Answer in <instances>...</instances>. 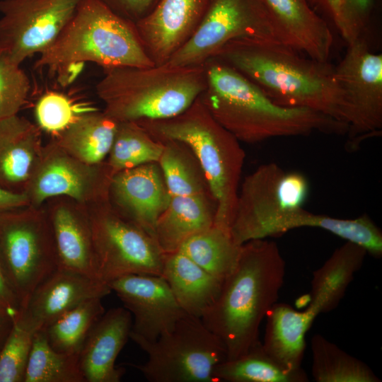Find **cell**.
Segmentation results:
<instances>
[{
    "mask_svg": "<svg viewBox=\"0 0 382 382\" xmlns=\"http://www.w3.org/2000/svg\"><path fill=\"white\" fill-rule=\"evenodd\" d=\"M257 85L274 103L308 108L347 124V105L335 66L305 57L277 41H231L214 57Z\"/></svg>",
    "mask_w": 382,
    "mask_h": 382,
    "instance_id": "obj_1",
    "label": "cell"
},
{
    "mask_svg": "<svg viewBox=\"0 0 382 382\" xmlns=\"http://www.w3.org/2000/svg\"><path fill=\"white\" fill-rule=\"evenodd\" d=\"M207 86L199 98L212 116L240 142L345 134L348 125L319 112L274 103L257 85L216 57L204 64Z\"/></svg>",
    "mask_w": 382,
    "mask_h": 382,
    "instance_id": "obj_2",
    "label": "cell"
},
{
    "mask_svg": "<svg viewBox=\"0 0 382 382\" xmlns=\"http://www.w3.org/2000/svg\"><path fill=\"white\" fill-rule=\"evenodd\" d=\"M285 272L284 259L274 241L257 239L241 245L235 268L201 317L224 343L227 359L246 354L260 342V326L277 302Z\"/></svg>",
    "mask_w": 382,
    "mask_h": 382,
    "instance_id": "obj_3",
    "label": "cell"
},
{
    "mask_svg": "<svg viewBox=\"0 0 382 382\" xmlns=\"http://www.w3.org/2000/svg\"><path fill=\"white\" fill-rule=\"evenodd\" d=\"M158 141L187 145L199 161L216 204L214 224L230 232L245 154L209 113L199 96L170 118L136 122Z\"/></svg>",
    "mask_w": 382,
    "mask_h": 382,
    "instance_id": "obj_4",
    "label": "cell"
},
{
    "mask_svg": "<svg viewBox=\"0 0 382 382\" xmlns=\"http://www.w3.org/2000/svg\"><path fill=\"white\" fill-rule=\"evenodd\" d=\"M204 65L167 63L104 69L96 86L103 112L117 122L170 118L185 110L205 90Z\"/></svg>",
    "mask_w": 382,
    "mask_h": 382,
    "instance_id": "obj_5",
    "label": "cell"
},
{
    "mask_svg": "<svg viewBox=\"0 0 382 382\" xmlns=\"http://www.w3.org/2000/svg\"><path fill=\"white\" fill-rule=\"evenodd\" d=\"M92 62L103 69L155 65L146 54L134 23L99 0H81L67 24L42 53L35 68L53 74Z\"/></svg>",
    "mask_w": 382,
    "mask_h": 382,
    "instance_id": "obj_6",
    "label": "cell"
},
{
    "mask_svg": "<svg viewBox=\"0 0 382 382\" xmlns=\"http://www.w3.org/2000/svg\"><path fill=\"white\" fill-rule=\"evenodd\" d=\"M309 185L303 174L275 163L260 165L239 186L230 233L238 245L279 236L284 219L303 208Z\"/></svg>",
    "mask_w": 382,
    "mask_h": 382,
    "instance_id": "obj_7",
    "label": "cell"
},
{
    "mask_svg": "<svg viewBox=\"0 0 382 382\" xmlns=\"http://www.w3.org/2000/svg\"><path fill=\"white\" fill-rule=\"evenodd\" d=\"M134 342L148 359L131 366L150 382H216L215 368L227 359L221 340L200 318L187 313L156 340Z\"/></svg>",
    "mask_w": 382,
    "mask_h": 382,
    "instance_id": "obj_8",
    "label": "cell"
},
{
    "mask_svg": "<svg viewBox=\"0 0 382 382\" xmlns=\"http://www.w3.org/2000/svg\"><path fill=\"white\" fill-rule=\"evenodd\" d=\"M0 260L21 309L59 267L50 220L30 209L0 214Z\"/></svg>",
    "mask_w": 382,
    "mask_h": 382,
    "instance_id": "obj_9",
    "label": "cell"
},
{
    "mask_svg": "<svg viewBox=\"0 0 382 382\" xmlns=\"http://www.w3.org/2000/svg\"><path fill=\"white\" fill-rule=\"evenodd\" d=\"M88 214L98 279L105 284L132 274L161 276L164 253L155 240L121 215L109 199Z\"/></svg>",
    "mask_w": 382,
    "mask_h": 382,
    "instance_id": "obj_10",
    "label": "cell"
},
{
    "mask_svg": "<svg viewBox=\"0 0 382 382\" xmlns=\"http://www.w3.org/2000/svg\"><path fill=\"white\" fill-rule=\"evenodd\" d=\"M246 38L278 42L261 1L210 0L195 32L166 63L203 65L228 42Z\"/></svg>",
    "mask_w": 382,
    "mask_h": 382,
    "instance_id": "obj_11",
    "label": "cell"
},
{
    "mask_svg": "<svg viewBox=\"0 0 382 382\" xmlns=\"http://www.w3.org/2000/svg\"><path fill=\"white\" fill-rule=\"evenodd\" d=\"M347 46L335 73L347 105L346 146L355 151L364 140L381 134L382 54L372 52L364 37Z\"/></svg>",
    "mask_w": 382,
    "mask_h": 382,
    "instance_id": "obj_12",
    "label": "cell"
},
{
    "mask_svg": "<svg viewBox=\"0 0 382 382\" xmlns=\"http://www.w3.org/2000/svg\"><path fill=\"white\" fill-rule=\"evenodd\" d=\"M81 0H0V49L14 63L40 54L57 38Z\"/></svg>",
    "mask_w": 382,
    "mask_h": 382,
    "instance_id": "obj_13",
    "label": "cell"
},
{
    "mask_svg": "<svg viewBox=\"0 0 382 382\" xmlns=\"http://www.w3.org/2000/svg\"><path fill=\"white\" fill-rule=\"evenodd\" d=\"M112 177L105 163H84L53 141L43 147L24 192L30 205L35 207L57 196H66L82 204H93L109 199Z\"/></svg>",
    "mask_w": 382,
    "mask_h": 382,
    "instance_id": "obj_14",
    "label": "cell"
},
{
    "mask_svg": "<svg viewBox=\"0 0 382 382\" xmlns=\"http://www.w3.org/2000/svg\"><path fill=\"white\" fill-rule=\"evenodd\" d=\"M108 286L133 316L129 338L134 342L156 340L185 314L162 276L127 274Z\"/></svg>",
    "mask_w": 382,
    "mask_h": 382,
    "instance_id": "obj_15",
    "label": "cell"
},
{
    "mask_svg": "<svg viewBox=\"0 0 382 382\" xmlns=\"http://www.w3.org/2000/svg\"><path fill=\"white\" fill-rule=\"evenodd\" d=\"M112 291L98 279L58 267L33 292L15 318L33 332L45 330L62 314L88 299Z\"/></svg>",
    "mask_w": 382,
    "mask_h": 382,
    "instance_id": "obj_16",
    "label": "cell"
},
{
    "mask_svg": "<svg viewBox=\"0 0 382 382\" xmlns=\"http://www.w3.org/2000/svg\"><path fill=\"white\" fill-rule=\"evenodd\" d=\"M210 0H158L134 24L141 44L156 65L166 63L193 35Z\"/></svg>",
    "mask_w": 382,
    "mask_h": 382,
    "instance_id": "obj_17",
    "label": "cell"
},
{
    "mask_svg": "<svg viewBox=\"0 0 382 382\" xmlns=\"http://www.w3.org/2000/svg\"><path fill=\"white\" fill-rule=\"evenodd\" d=\"M170 199L158 163L124 170L112 177L109 200L121 215L153 238L156 221Z\"/></svg>",
    "mask_w": 382,
    "mask_h": 382,
    "instance_id": "obj_18",
    "label": "cell"
},
{
    "mask_svg": "<svg viewBox=\"0 0 382 382\" xmlns=\"http://www.w3.org/2000/svg\"><path fill=\"white\" fill-rule=\"evenodd\" d=\"M260 1L279 43L309 58L328 62L332 34L327 21L311 8L308 0Z\"/></svg>",
    "mask_w": 382,
    "mask_h": 382,
    "instance_id": "obj_19",
    "label": "cell"
},
{
    "mask_svg": "<svg viewBox=\"0 0 382 382\" xmlns=\"http://www.w3.org/2000/svg\"><path fill=\"white\" fill-rule=\"evenodd\" d=\"M132 316L125 307L105 312L88 335L79 354L85 382H119L125 370L115 365L129 338Z\"/></svg>",
    "mask_w": 382,
    "mask_h": 382,
    "instance_id": "obj_20",
    "label": "cell"
},
{
    "mask_svg": "<svg viewBox=\"0 0 382 382\" xmlns=\"http://www.w3.org/2000/svg\"><path fill=\"white\" fill-rule=\"evenodd\" d=\"M42 149L38 126L18 115L0 121V187L24 192Z\"/></svg>",
    "mask_w": 382,
    "mask_h": 382,
    "instance_id": "obj_21",
    "label": "cell"
},
{
    "mask_svg": "<svg viewBox=\"0 0 382 382\" xmlns=\"http://www.w3.org/2000/svg\"><path fill=\"white\" fill-rule=\"evenodd\" d=\"M318 316L307 307L295 310L285 303H275L267 312L263 341L264 352L286 371L302 370L305 336Z\"/></svg>",
    "mask_w": 382,
    "mask_h": 382,
    "instance_id": "obj_22",
    "label": "cell"
},
{
    "mask_svg": "<svg viewBox=\"0 0 382 382\" xmlns=\"http://www.w3.org/2000/svg\"><path fill=\"white\" fill-rule=\"evenodd\" d=\"M216 204L213 198L173 196L158 219L154 238L164 254L178 251L190 237L214 224Z\"/></svg>",
    "mask_w": 382,
    "mask_h": 382,
    "instance_id": "obj_23",
    "label": "cell"
},
{
    "mask_svg": "<svg viewBox=\"0 0 382 382\" xmlns=\"http://www.w3.org/2000/svg\"><path fill=\"white\" fill-rule=\"evenodd\" d=\"M50 221L59 267L98 279L88 212L61 204L53 210Z\"/></svg>",
    "mask_w": 382,
    "mask_h": 382,
    "instance_id": "obj_24",
    "label": "cell"
},
{
    "mask_svg": "<svg viewBox=\"0 0 382 382\" xmlns=\"http://www.w3.org/2000/svg\"><path fill=\"white\" fill-rule=\"evenodd\" d=\"M161 276L182 310L200 318L223 284L179 250L164 254Z\"/></svg>",
    "mask_w": 382,
    "mask_h": 382,
    "instance_id": "obj_25",
    "label": "cell"
},
{
    "mask_svg": "<svg viewBox=\"0 0 382 382\" xmlns=\"http://www.w3.org/2000/svg\"><path fill=\"white\" fill-rule=\"evenodd\" d=\"M366 255L364 248L350 242L335 249L324 264L313 272L308 294L311 301L307 307L317 316L335 309L355 273L361 268Z\"/></svg>",
    "mask_w": 382,
    "mask_h": 382,
    "instance_id": "obj_26",
    "label": "cell"
},
{
    "mask_svg": "<svg viewBox=\"0 0 382 382\" xmlns=\"http://www.w3.org/2000/svg\"><path fill=\"white\" fill-rule=\"evenodd\" d=\"M117 124L104 112L91 110L80 114L54 141L80 161L98 165L109 154Z\"/></svg>",
    "mask_w": 382,
    "mask_h": 382,
    "instance_id": "obj_27",
    "label": "cell"
},
{
    "mask_svg": "<svg viewBox=\"0 0 382 382\" xmlns=\"http://www.w3.org/2000/svg\"><path fill=\"white\" fill-rule=\"evenodd\" d=\"M241 248L229 231L214 224L187 238L178 250L223 282L235 268Z\"/></svg>",
    "mask_w": 382,
    "mask_h": 382,
    "instance_id": "obj_28",
    "label": "cell"
},
{
    "mask_svg": "<svg viewBox=\"0 0 382 382\" xmlns=\"http://www.w3.org/2000/svg\"><path fill=\"white\" fill-rule=\"evenodd\" d=\"M160 141L163 149L158 163L170 197L213 198L203 170L190 148L178 141Z\"/></svg>",
    "mask_w": 382,
    "mask_h": 382,
    "instance_id": "obj_29",
    "label": "cell"
},
{
    "mask_svg": "<svg viewBox=\"0 0 382 382\" xmlns=\"http://www.w3.org/2000/svg\"><path fill=\"white\" fill-rule=\"evenodd\" d=\"M311 372L316 382H380L362 361L349 354L320 334L311 341Z\"/></svg>",
    "mask_w": 382,
    "mask_h": 382,
    "instance_id": "obj_30",
    "label": "cell"
},
{
    "mask_svg": "<svg viewBox=\"0 0 382 382\" xmlns=\"http://www.w3.org/2000/svg\"><path fill=\"white\" fill-rule=\"evenodd\" d=\"M216 382H307L302 369L288 371L279 366L264 352L261 342L246 354L226 359L214 370Z\"/></svg>",
    "mask_w": 382,
    "mask_h": 382,
    "instance_id": "obj_31",
    "label": "cell"
},
{
    "mask_svg": "<svg viewBox=\"0 0 382 382\" xmlns=\"http://www.w3.org/2000/svg\"><path fill=\"white\" fill-rule=\"evenodd\" d=\"M163 144L136 122H118L105 162L112 175L145 163H158Z\"/></svg>",
    "mask_w": 382,
    "mask_h": 382,
    "instance_id": "obj_32",
    "label": "cell"
},
{
    "mask_svg": "<svg viewBox=\"0 0 382 382\" xmlns=\"http://www.w3.org/2000/svg\"><path fill=\"white\" fill-rule=\"evenodd\" d=\"M102 299L81 303L47 327L44 330L50 345L59 352L79 354L90 331L105 313Z\"/></svg>",
    "mask_w": 382,
    "mask_h": 382,
    "instance_id": "obj_33",
    "label": "cell"
},
{
    "mask_svg": "<svg viewBox=\"0 0 382 382\" xmlns=\"http://www.w3.org/2000/svg\"><path fill=\"white\" fill-rule=\"evenodd\" d=\"M24 382H85L79 354L54 350L47 341L45 331H36Z\"/></svg>",
    "mask_w": 382,
    "mask_h": 382,
    "instance_id": "obj_34",
    "label": "cell"
},
{
    "mask_svg": "<svg viewBox=\"0 0 382 382\" xmlns=\"http://www.w3.org/2000/svg\"><path fill=\"white\" fill-rule=\"evenodd\" d=\"M35 332L14 318L0 350V382H24Z\"/></svg>",
    "mask_w": 382,
    "mask_h": 382,
    "instance_id": "obj_35",
    "label": "cell"
},
{
    "mask_svg": "<svg viewBox=\"0 0 382 382\" xmlns=\"http://www.w3.org/2000/svg\"><path fill=\"white\" fill-rule=\"evenodd\" d=\"M30 89L27 74L0 49V121L18 115Z\"/></svg>",
    "mask_w": 382,
    "mask_h": 382,
    "instance_id": "obj_36",
    "label": "cell"
},
{
    "mask_svg": "<svg viewBox=\"0 0 382 382\" xmlns=\"http://www.w3.org/2000/svg\"><path fill=\"white\" fill-rule=\"evenodd\" d=\"M35 114L38 127L54 137L79 115L71 100L55 91H48L38 99Z\"/></svg>",
    "mask_w": 382,
    "mask_h": 382,
    "instance_id": "obj_37",
    "label": "cell"
},
{
    "mask_svg": "<svg viewBox=\"0 0 382 382\" xmlns=\"http://www.w3.org/2000/svg\"><path fill=\"white\" fill-rule=\"evenodd\" d=\"M342 25L340 31L349 44L361 37L367 30L376 0H340Z\"/></svg>",
    "mask_w": 382,
    "mask_h": 382,
    "instance_id": "obj_38",
    "label": "cell"
},
{
    "mask_svg": "<svg viewBox=\"0 0 382 382\" xmlns=\"http://www.w3.org/2000/svg\"><path fill=\"white\" fill-rule=\"evenodd\" d=\"M120 17L136 23L147 15L158 0H99Z\"/></svg>",
    "mask_w": 382,
    "mask_h": 382,
    "instance_id": "obj_39",
    "label": "cell"
},
{
    "mask_svg": "<svg viewBox=\"0 0 382 382\" xmlns=\"http://www.w3.org/2000/svg\"><path fill=\"white\" fill-rule=\"evenodd\" d=\"M0 307L11 312L15 317L21 310L18 298L11 289L5 275L0 260Z\"/></svg>",
    "mask_w": 382,
    "mask_h": 382,
    "instance_id": "obj_40",
    "label": "cell"
},
{
    "mask_svg": "<svg viewBox=\"0 0 382 382\" xmlns=\"http://www.w3.org/2000/svg\"><path fill=\"white\" fill-rule=\"evenodd\" d=\"M28 206L30 201L25 192H13L0 187V214Z\"/></svg>",
    "mask_w": 382,
    "mask_h": 382,
    "instance_id": "obj_41",
    "label": "cell"
},
{
    "mask_svg": "<svg viewBox=\"0 0 382 382\" xmlns=\"http://www.w3.org/2000/svg\"><path fill=\"white\" fill-rule=\"evenodd\" d=\"M324 13L335 24L339 32L342 25L340 0H308Z\"/></svg>",
    "mask_w": 382,
    "mask_h": 382,
    "instance_id": "obj_42",
    "label": "cell"
},
{
    "mask_svg": "<svg viewBox=\"0 0 382 382\" xmlns=\"http://www.w3.org/2000/svg\"><path fill=\"white\" fill-rule=\"evenodd\" d=\"M15 316L8 310L0 307V350L13 325Z\"/></svg>",
    "mask_w": 382,
    "mask_h": 382,
    "instance_id": "obj_43",
    "label": "cell"
}]
</instances>
